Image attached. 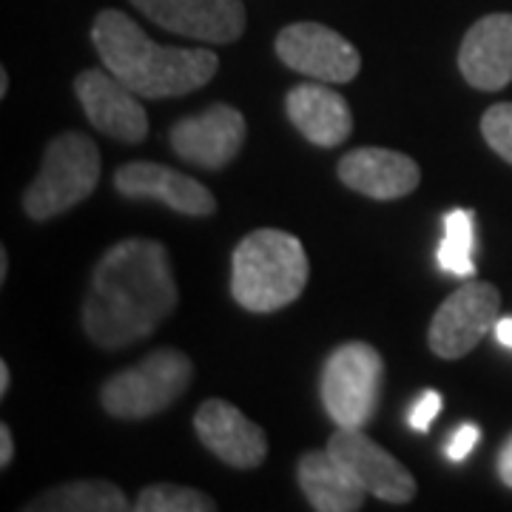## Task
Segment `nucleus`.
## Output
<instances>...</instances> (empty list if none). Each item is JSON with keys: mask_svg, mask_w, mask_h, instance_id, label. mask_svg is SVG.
Here are the masks:
<instances>
[{"mask_svg": "<svg viewBox=\"0 0 512 512\" xmlns=\"http://www.w3.org/2000/svg\"><path fill=\"white\" fill-rule=\"evenodd\" d=\"M174 308L177 282L163 242L123 239L94 268L83 302V330L100 348H126L151 336Z\"/></svg>", "mask_w": 512, "mask_h": 512, "instance_id": "f257e3e1", "label": "nucleus"}, {"mask_svg": "<svg viewBox=\"0 0 512 512\" xmlns=\"http://www.w3.org/2000/svg\"><path fill=\"white\" fill-rule=\"evenodd\" d=\"M92 43L103 66L148 100L202 89L220 69V57L211 49L160 46L120 9H106L94 18Z\"/></svg>", "mask_w": 512, "mask_h": 512, "instance_id": "f03ea898", "label": "nucleus"}, {"mask_svg": "<svg viewBox=\"0 0 512 512\" xmlns=\"http://www.w3.org/2000/svg\"><path fill=\"white\" fill-rule=\"evenodd\" d=\"M308 276L311 265L299 239L276 228H259L234 251L231 293L245 311L274 313L302 296Z\"/></svg>", "mask_w": 512, "mask_h": 512, "instance_id": "7ed1b4c3", "label": "nucleus"}, {"mask_svg": "<svg viewBox=\"0 0 512 512\" xmlns=\"http://www.w3.org/2000/svg\"><path fill=\"white\" fill-rule=\"evenodd\" d=\"M100 183V151L80 131H63L43 151V165L23 194L29 220H52L80 205Z\"/></svg>", "mask_w": 512, "mask_h": 512, "instance_id": "20e7f679", "label": "nucleus"}, {"mask_svg": "<svg viewBox=\"0 0 512 512\" xmlns=\"http://www.w3.org/2000/svg\"><path fill=\"white\" fill-rule=\"evenodd\" d=\"M194 379V365L183 350L160 348L143 362L114 373L100 390V404L114 419H148L177 402Z\"/></svg>", "mask_w": 512, "mask_h": 512, "instance_id": "39448f33", "label": "nucleus"}, {"mask_svg": "<svg viewBox=\"0 0 512 512\" xmlns=\"http://www.w3.org/2000/svg\"><path fill=\"white\" fill-rule=\"evenodd\" d=\"M382 356L367 342H345L333 350L322 370V402L336 427H365L379 407Z\"/></svg>", "mask_w": 512, "mask_h": 512, "instance_id": "423d86ee", "label": "nucleus"}, {"mask_svg": "<svg viewBox=\"0 0 512 512\" xmlns=\"http://www.w3.org/2000/svg\"><path fill=\"white\" fill-rule=\"evenodd\" d=\"M501 311V293L490 282L470 279L453 296L441 302V308L430 322L427 342L441 359H461L495 328Z\"/></svg>", "mask_w": 512, "mask_h": 512, "instance_id": "0eeeda50", "label": "nucleus"}, {"mask_svg": "<svg viewBox=\"0 0 512 512\" xmlns=\"http://www.w3.org/2000/svg\"><path fill=\"white\" fill-rule=\"evenodd\" d=\"M276 55L288 69L308 74L319 83H350L362 69L356 46L330 26L313 20L285 26L276 37Z\"/></svg>", "mask_w": 512, "mask_h": 512, "instance_id": "6e6552de", "label": "nucleus"}, {"mask_svg": "<svg viewBox=\"0 0 512 512\" xmlns=\"http://www.w3.org/2000/svg\"><path fill=\"white\" fill-rule=\"evenodd\" d=\"M328 450L365 487V493L390 504H404L416 495L413 473L399 458L390 456L373 439H367L359 427H339V433L330 436Z\"/></svg>", "mask_w": 512, "mask_h": 512, "instance_id": "1a4fd4ad", "label": "nucleus"}, {"mask_svg": "<svg viewBox=\"0 0 512 512\" xmlns=\"http://www.w3.org/2000/svg\"><path fill=\"white\" fill-rule=\"evenodd\" d=\"M74 92L89 123L106 137L123 140V143H140L148 134V114L143 103L106 66L86 69L74 80Z\"/></svg>", "mask_w": 512, "mask_h": 512, "instance_id": "9d476101", "label": "nucleus"}, {"mask_svg": "<svg viewBox=\"0 0 512 512\" xmlns=\"http://www.w3.org/2000/svg\"><path fill=\"white\" fill-rule=\"evenodd\" d=\"M151 23L202 43H234L245 32L242 0H131Z\"/></svg>", "mask_w": 512, "mask_h": 512, "instance_id": "9b49d317", "label": "nucleus"}, {"mask_svg": "<svg viewBox=\"0 0 512 512\" xmlns=\"http://www.w3.org/2000/svg\"><path fill=\"white\" fill-rule=\"evenodd\" d=\"M245 117L228 103L208 106L194 117L174 123L168 140L177 157L200 168H225L245 146Z\"/></svg>", "mask_w": 512, "mask_h": 512, "instance_id": "f8f14e48", "label": "nucleus"}, {"mask_svg": "<svg viewBox=\"0 0 512 512\" xmlns=\"http://www.w3.org/2000/svg\"><path fill=\"white\" fill-rule=\"evenodd\" d=\"M194 430L202 444L228 467L256 470L268 456L265 430L231 402H222V399L202 402L194 416Z\"/></svg>", "mask_w": 512, "mask_h": 512, "instance_id": "ddd939ff", "label": "nucleus"}, {"mask_svg": "<svg viewBox=\"0 0 512 512\" xmlns=\"http://www.w3.org/2000/svg\"><path fill=\"white\" fill-rule=\"evenodd\" d=\"M114 188L128 200H160L188 217H208L217 211V200L205 185L157 163H128L117 168Z\"/></svg>", "mask_w": 512, "mask_h": 512, "instance_id": "4468645a", "label": "nucleus"}, {"mask_svg": "<svg viewBox=\"0 0 512 512\" xmlns=\"http://www.w3.org/2000/svg\"><path fill=\"white\" fill-rule=\"evenodd\" d=\"M458 69L470 86L498 92L512 83V15H487L470 26L458 49Z\"/></svg>", "mask_w": 512, "mask_h": 512, "instance_id": "2eb2a0df", "label": "nucleus"}, {"mask_svg": "<svg viewBox=\"0 0 512 512\" xmlns=\"http://www.w3.org/2000/svg\"><path fill=\"white\" fill-rule=\"evenodd\" d=\"M339 180L370 200H402L421 183L416 160L390 148H356L342 157Z\"/></svg>", "mask_w": 512, "mask_h": 512, "instance_id": "dca6fc26", "label": "nucleus"}, {"mask_svg": "<svg viewBox=\"0 0 512 512\" xmlns=\"http://www.w3.org/2000/svg\"><path fill=\"white\" fill-rule=\"evenodd\" d=\"M285 109H288L293 126L299 128L302 137H308L313 146H339L353 131V114H350L348 100L319 83L293 86L285 100Z\"/></svg>", "mask_w": 512, "mask_h": 512, "instance_id": "f3484780", "label": "nucleus"}, {"mask_svg": "<svg viewBox=\"0 0 512 512\" xmlns=\"http://www.w3.org/2000/svg\"><path fill=\"white\" fill-rule=\"evenodd\" d=\"M299 487L319 512H356L365 504V487L350 476L330 450L299 458Z\"/></svg>", "mask_w": 512, "mask_h": 512, "instance_id": "a211bd4d", "label": "nucleus"}, {"mask_svg": "<svg viewBox=\"0 0 512 512\" xmlns=\"http://www.w3.org/2000/svg\"><path fill=\"white\" fill-rule=\"evenodd\" d=\"M23 510L29 512H123L131 510L126 493L103 478L72 481L32 498Z\"/></svg>", "mask_w": 512, "mask_h": 512, "instance_id": "6ab92c4d", "label": "nucleus"}, {"mask_svg": "<svg viewBox=\"0 0 512 512\" xmlns=\"http://www.w3.org/2000/svg\"><path fill=\"white\" fill-rule=\"evenodd\" d=\"M439 265L447 274L470 279L476 274L473 262V211L456 208L444 217V239L439 245Z\"/></svg>", "mask_w": 512, "mask_h": 512, "instance_id": "aec40b11", "label": "nucleus"}, {"mask_svg": "<svg viewBox=\"0 0 512 512\" xmlns=\"http://www.w3.org/2000/svg\"><path fill=\"white\" fill-rule=\"evenodd\" d=\"M134 510L140 512H214L217 501L202 490L180 484H151L137 495Z\"/></svg>", "mask_w": 512, "mask_h": 512, "instance_id": "412c9836", "label": "nucleus"}, {"mask_svg": "<svg viewBox=\"0 0 512 512\" xmlns=\"http://www.w3.org/2000/svg\"><path fill=\"white\" fill-rule=\"evenodd\" d=\"M481 134L498 157L512 163V103H498L493 109L484 111Z\"/></svg>", "mask_w": 512, "mask_h": 512, "instance_id": "4be33fe9", "label": "nucleus"}, {"mask_svg": "<svg viewBox=\"0 0 512 512\" xmlns=\"http://www.w3.org/2000/svg\"><path fill=\"white\" fill-rule=\"evenodd\" d=\"M441 410V393L436 390H424L419 396V402L413 404V410H410V416H407V424L416 430V433H427L430 430V424L433 419L439 416Z\"/></svg>", "mask_w": 512, "mask_h": 512, "instance_id": "5701e85b", "label": "nucleus"}, {"mask_svg": "<svg viewBox=\"0 0 512 512\" xmlns=\"http://www.w3.org/2000/svg\"><path fill=\"white\" fill-rule=\"evenodd\" d=\"M478 427L476 424H461L456 433H453V439L447 441V458L450 461H464V458L473 453V447L478 444Z\"/></svg>", "mask_w": 512, "mask_h": 512, "instance_id": "b1692460", "label": "nucleus"}, {"mask_svg": "<svg viewBox=\"0 0 512 512\" xmlns=\"http://www.w3.org/2000/svg\"><path fill=\"white\" fill-rule=\"evenodd\" d=\"M12 456H15V439H12V430H9V424H0V467H3V470L12 464Z\"/></svg>", "mask_w": 512, "mask_h": 512, "instance_id": "393cba45", "label": "nucleus"}, {"mask_svg": "<svg viewBox=\"0 0 512 512\" xmlns=\"http://www.w3.org/2000/svg\"><path fill=\"white\" fill-rule=\"evenodd\" d=\"M498 476L507 487H512V436L504 441V447L498 453Z\"/></svg>", "mask_w": 512, "mask_h": 512, "instance_id": "a878e982", "label": "nucleus"}, {"mask_svg": "<svg viewBox=\"0 0 512 512\" xmlns=\"http://www.w3.org/2000/svg\"><path fill=\"white\" fill-rule=\"evenodd\" d=\"M495 339L504 345V348H512V316H504L495 322Z\"/></svg>", "mask_w": 512, "mask_h": 512, "instance_id": "bb28decb", "label": "nucleus"}, {"mask_svg": "<svg viewBox=\"0 0 512 512\" xmlns=\"http://www.w3.org/2000/svg\"><path fill=\"white\" fill-rule=\"evenodd\" d=\"M6 390H9V365L0 362V396H6Z\"/></svg>", "mask_w": 512, "mask_h": 512, "instance_id": "cd10ccee", "label": "nucleus"}, {"mask_svg": "<svg viewBox=\"0 0 512 512\" xmlns=\"http://www.w3.org/2000/svg\"><path fill=\"white\" fill-rule=\"evenodd\" d=\"M6 274H9V256L6 251H0V282L6 279Z\"/></svg>", "mask_w": 512, "mask_h": 512, "instance_id": "c85d7f7f", "label": "nucleus"}, {"mask_svg": "<svg viewBox=\"0 0 512 512\" xmlns=\"http://www.w3.org/2000/svg\"><path fill=\"white\" fill-rule=\"evenodd\" d=\"M6 92H9V74H6V69H3V72H0V97H3Z\"/></svg>", "mask_w": 512, "mask_h": 512, "instance_id": "c756f323", "label": "nucleus"}]
</instances>
